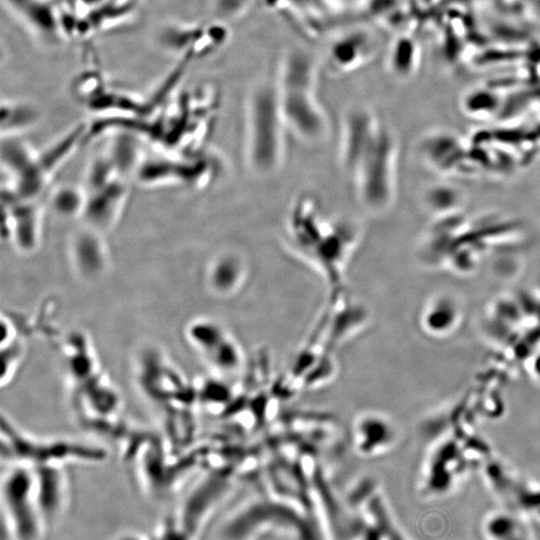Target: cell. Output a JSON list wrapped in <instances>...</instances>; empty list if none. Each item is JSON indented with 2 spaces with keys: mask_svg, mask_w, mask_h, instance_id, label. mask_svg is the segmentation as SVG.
<instances>
[{
  "mask_svg": "<svg viewBox=\"0 0 540 540\" xmlns=\"http://www.w3.org/2000/svg\"><path fill=\"white\" fill-rule=\"evenodd\" d=\"M253 0H214L215 10L225 18H237L247 11Z\"/></svg>",
  "mask_w": 540,
  "mask_h": 540,
  "instance_id": "obj_15",
  "label": "cell"
},
{
  "mask_svg": "<svg viewBox=\"0 0 540 540\" xmlns=\"http://www.w3.org/2000/svg\"><path fill=\"white\" fill-rule=\"evenodd\" d=\"M377 48L376 33L371 28L362 25L347 27L328 42L323 63L329 73L344 75L369 63Z\"/></svg>",
  "mask_w": 540,
  "mask_h": 540,
  "instance_id": "obj_6",
  "label": "cell"
},
{
  "mask_svg": "<svg viewBox=\"0 0 540 540\" xmlns=\"http://www.w3.org/2000/svg\"><path fill=\"white\" fill-rule=\"evenodd\" d=\"M395 436L391 420L375 412L361 415L353 428L355 448L367 457L386 452L393 446Z\"/></svg>",
  "mask_w": 540,
  "mask_h": 540,
  "instance_id": "obj_11",
  "label": "cell"
},
{
  "mask_svg": "<svg viewBox=\"0 0 540 540\" xmlns=\"http://www.w3.org/2000/svg\"><path fill=\"white\" fill-rule=\"evenodd\" d=\"M340 158L362 206L371 213L387 210L396 193L397 142L368 107L356 105L345 112Z\"/></svg>",
  "mask_w": 540,
  "mask_h": 540,
  "instance_id": "obj_1",
  "label": "cell"
},
{
  "mask_svg": "<svg viewBox=\"0 0 540 540\" xmlns=\"http://www.w3.org/2000/svg\"><path fill=\"white\" fill-rule=\"evenodd\" d=\"M2 514L12 540H41L46 525L34 487L33 468L14 463L1 482Z\"/></svg>",
  "mask_w": 540,
  "mask_h": 540,
  "instance_id": "obj_5",
  "label": "cell"
},
{
  "mask_svg": "<svg viewBox=\"0 0 540 540\" xmlns=\"http://www.w3.org/2000/svg\"><path fill=\"white\" fill-rule=\"evenodd\" d=\"M228 35L227 27L221 22L175 25L164 31L163 42L187 62L217 50L225 44Z\"/></svg>",
  "mask_w": 540,
  "mask_h": 540,
  "instance_id": "obj_7",
  "label": "cell"
},
{
  "mask_svg": "<svg viewBox=\"0 0 540 540\" xmlns=\"http://www.w3.org/2000/svg\"><path fill=\"white\" fill-rule=\"evenodd\" d=\"M286 234L291 249L339 295L347 265L360 240L358 226L345 218L327 217L315 198L302 195L289 208Z\"/></svg>",
  "mask_w": 540,
  "mask_h": 540,
  "instance_id": "obj_2",
  "label": "cell"
},
{
  "mask_svg": "<svg viewBox=\"0 0 540 540\" xmlns=\"http://www.w3.org/2000/svg\"><path fill=\"white\" fill-rule=\"evenodd\" d=\"M489 540H532L527 528L516 517L508 514H495L485 524Z\"/></svg>",
  "mask_w": 540,
  "mask_h": 540,
  "instance_id": "obj_14",
  "label": "cell"
},
{
  "mask_svg": "<svg viewBox=\"0 0 540 540\" xmlns=\"http://www.w3.org/2000/svg\"><path fill=\"white\" fill-rule=\"evenodd\" d=\"M7 9L37 38L45 43L62 37L58 3L53 0H3Z\"/></svg>",
  "mask_w": 540,
  "mask_h": 540,
  "instance_id": "obj_10",
  "label": "cell"
},
{
  "mask_svg": "<svg viewBox=\"0 0 540 540\" xmlns=\"http://www.w3.org/2000/svg\"><path fill=\"white\" fill-rule=\"evenodd\" d=\"M319 61L308 49L290 48L276 73L280 107L288 130L306 142H318L328 132V118L317 97Z\"/></svg>",
  "mask_w": 540,
  "mask_h": 540,
  "instance_id": "obj_3",
  "label": "cell"
},
{
  "mask_svg": "<svg viewBox=\"0 0 540 540\" xmlns=\"http://www.w3.org/2000/svg\"><path fill=\"white\" fill-rule=\"evenodd\" d=\"M417 45L409 37H399L393 41L388 52V66L397 77L410 76L417 65Z\"/></svg>",
  "mask_w": 540,
  "mask_h": 540,
  "instance_id": "obj_13",
  "label": "cell"
},
{
  "mask_svg": "<svg viewBox=\"0 0 540 540\" xmlns=\"http://www.w3.org/2000/svg\"><path fill=\"white\" fill-rule=\"evenodd\" d=\"M37 504L46 527L63 514L67 503V481L60 464L31 466Z\"/></svg>",
  "mask_w": 540,
  "mask_h": 540,
  "instance_id": "obj_8",
  "label": "cell"
},
{
  "mask_svg": "<svg viewBox=\"0 0 540 540\" xmlns=\"http://www.w3.org/2000/svg\"><path fill=\"white\" fill-rule=\"evenodd\" d=\"M113 540H153L148 538L140 532L133 530H126L118 533Z\"/></svg>",
  "mask_w": 540,
  "mask_h": 540,
  "instance_id": "obj_16",
  "label": "cell"
},
{
  "mask_svg": "<svg viewBox=\"0 0 540 540\" xmlns=\"http://www.w3.org/2000/svg\"><path fill=\"white\" fill-rule=\"evenodd\" d=\"M247 276V265L235 254L221 256L213 264L209 278L213 289L230 293L238 289Z\"/></svg>",
  "mask_w": 540,
  "mask_h": 540,
  "instance_id": "obj_12",
  "label": "cell"
},
{
  "mask_svg": "<svg viewBox=\"0 0 540 540\" xmlns=\"http://www.w3.org/2000/svg\"><path fill=\"white\" fill-rule=\"evenodd\" d=\"M287 131L274 73L257 81L246 103L245 153L254 174L269 176L281 167Z\"/></svg>",
  "mask_w": 540,
  "mask_h": 540,
  "instance_id": "obj_4",
  "label": "cell"
},
{
  "mask_svg": "<svg viewBox=\"0 0 540 540\" xmlns=\"http://www.w3.org/2000/svg\"><path fill=\"white\" fill-rule=\"evenodd\" d=\"M215 482V480L206 479L191 489L174 517L180 529L191 540L197 538L222 497L224 488L215 485Z\"/></svg>",
  "mask_w": 540,
  "mask_h": 540,
  "instance_id": "obj_9",
  "label": "cell"
}]
</instances>
